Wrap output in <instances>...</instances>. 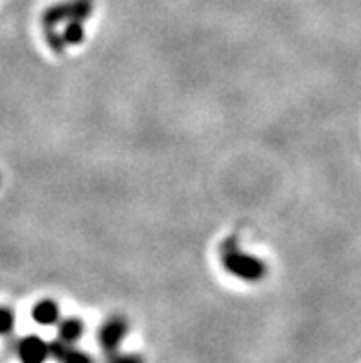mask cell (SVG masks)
I'll return each instance as SVG.
<instances>
[{"label": "cell", "mask_w": 361, "mask_h": 363, "mask_svg": "<svg viewBox=\"0 0 361 363\" xmlns=\"http://www.w3.org/2000/svg\"><path fill=\"white\" fill-rule=\"evenodd\" d=\"M72 349H74V345H70V343L63 341L61 337H57V340H54L50 343V358H54L55 362L63 363L65 359H67V356L70 354V350Z\"/></svg>", "instance_id": "ba28073f"}, {"label": "cell", "mask_w": 361, "mask_h": 363, "mask_svg": "<svg viewBox=\"0 0 361 363\" xmlns=\"http://www.w3.org/2000/svg\"><path fill=\"white\" fill-rule=\"evenodd\" d=\"M17 354L21 363H45L50 358V343H46L41 336H26L18 341Z\"/></svg>", "instance_id": "277c9868"}, {"label": "cell", "mask_w": 361, "mask_h": 363, "mask_svg": "<svg viewBox=\"0 0 361 363\" xmlns=\"http://www.w3.org/2000/svg\"><path fill=\"white\" fill-rule=\"evenodd\" d=\"M15 325V315L13 312L9 308H4L2 310V315H0V327H2V334L4 336H8L9 332H11V328H13Z\"/></svg>", "instance_id": "8fae6325"}, {"label": "cell", "mask_w": 361, "mask_h": 363, "mask_svg": "<svg viewBox=\"0 0 361 363\" xmlns=\"http://www.w3.org/2000/svg\"><path fill=\"white\" fill-rule=\"evenodd\" d=\"M128 334V321L123 318H109L104 325L100 327L98 332V343H100L101 350L106 352L107 356L118 352L120 345H122L123 337Z\"/></svg>", "instance_id": "3957f363"}, {"label": "cell", "mask_w": 361, "mask_h": 363, "mask_svg": "<svg viewBox=\"0 0 361 363\" xmlns=\"http://www.w3.org/2000/svg\"><path fill=\"white\" fill-rule=\"evenodd\" d=\"M63 35L67 45H79V43L83 41V37H85V32H83V21H69V23L65 24Z\"/></svg>", "instance_id": "52a82bcc"}, {"label": "cell", "mask_w": 361, "mask_h": 363, "mask_svg": "<svg viewBox=\"0 0 361 363\" xmlns=\"http://www.w3.org/2000/svg\"><path fill=\"white\" fill-rule=\"evenodd\" d=\"M83 334V323L78 318H69L60 321L57 325V337H61L63 341L70 343V345H76V341L82 337Z\"/></svg>", "instance_id": "8992f818"}, {"label": "cell", "mask_w": 361, "mask_h": 363, "mask_svg": "<svg viewBox=\"0 0 361 363\" xmlns=\"http://www.w3.org/2000/svg\"><path fill=\"white\" fill-rule=\"evenodd\" d=\"M63 363H94V359H92V356H89L87 352H83V350L72 349Z\"/></svg>", "instance_id": "7c38bea8"}, {"label": "cell", "mask_w": 361, "mask_h": 363, "mask_svg": "<svg viewBox=\"0 0 361 363\" xmlns=\"http://www.w3.org/2000/svg\"><path fill=\"white\" fill-rule=\"evenodd\" d=\"M45 35H46V43L52 46V50H55V52L65 50V45H67V41H65L63 32L60 33L57 30H55V26H48L46 28Z\"/></svg>", "instance_id": "9c48e42d"}, {"label": "cell", "mask_w": 361, "mask_h": 363, "mask_svg": "<svg viewBox=\"0 0 361 363\" xmlns=\"http://www.w3.org/2000/svg\"><path fill=\"white\" fill-rule=\"evenodd\" d=\"M107 363H144L138 354H123V352H115L107 356Z\"/></svg>", "instance_id": "30bf717a"}, {"label": "cell", "mask_w": 361, "mask_h": 363, "mask_svg": "<svg viewBox=\"0 0 361 363\" xmlns=\"http://www.w3.org/2000/svg\"><path fill=\"white\" fill-rule=\"evenodd\" d=\"M32 318L37 325H43V327L60 325V321H61L60 306H57V304L50 299L41 301V303H37L35 306H33Z\"/></svg>", "instance_id": "5b68a950"}, {"label": "cell", "mask_w": 361, "mask_h": 363, "mask_svg": "<svg viewBox=\"0 0 361 363\" xmlns=\"http://www.w3.org/2000/svg\"><path fill=\"white\" fill-rule=\"evenodd\" d=\"M92 0H69L63 4H54L43 13V26H57L69 21H87L92 15Z\"/></svg>", "instance_id": "7a4b0ae2"}, {"label": "cell", "mask_w": 361, "mask_h": 363, "mask_svg": "<svg viewBox=\"0 0 361 363\" xmlns=\"http://www.w3.org/2000/svg\"><path fill=\"white\" fill-rule=\"evenodd\" d=\"M221 249H223L221 262H223L225 272L231 273V275L238 277V279L245 282H258L267 273V267H265V264L262 262L260 258L251 257V255H245L243 251H240L238 242L234 238L227 240Z\"/></svg>", "instance_id": "6da1fadb"}]
</instances>
